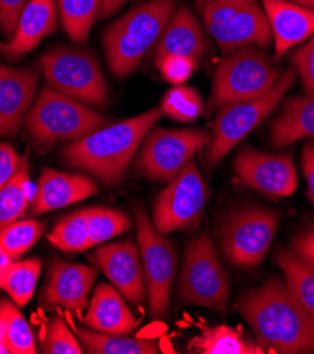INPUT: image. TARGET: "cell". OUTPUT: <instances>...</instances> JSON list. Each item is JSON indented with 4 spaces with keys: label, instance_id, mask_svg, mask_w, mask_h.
Segmentation results:
<instances>
[{
    "label": "cell",
    "instance_id": "obj_5",
    "mask_svg": "<svg viewBox=\"0 0 314 354\" xmlns=\"http://www.w3.org/2000/svg\"><path fill=\"white\" fill-rule=\"evenodd\" d=\"M281 75V68L262 48L239 47L228 53L216 69L209 108L221 109L229 103L256 99L269 92Z\"/></svg>",
    "mask_w": 314,
    "mask_h": 354
},
{
    "label": "cell",
    "instance_id": "obj_11",
    "mask_svg": "<svg viewBox=\"0 0 314 354\" xmlns=\"http://www.w3.org/2000/svg\"><path fill=\"white\" fill-rule=\"evenodd\" d=\"M139 253L143 266L149 312L153 319H162L168 310L170 290L177 270V254L149 219L142 203L133 206Z\"/></svg>",
    "mask_w": 314,
    "mask_h": 354
},
{
    "label": "cell",
    "instance_id": "obj_6",
    "mask_svg": "<svg viewBox=\"0 0 314 354\" xmlns=\"http://www.w3.org/2000/svg\"><path fill=\"white\" fill-rule=\"evenodd\" d=\"M296 69L289 68L265 95L252 100L223 106L214 122L211 140L205 147V165L208 168H214L242 138H245L256 126H259V123L277 108L286 92L296 84Z\"/></svg>",
    "mask_w": 314,
    "mask_h": 354
},
{
    "label": "cell",
    "instance_id": "obj_9",
    "mask_svg": "<svg viewBox=\"0 0 314 354\" xmlns=\"http://www.w3.org/2000/svg\"><path fill=\"white\" fill-rule=\"evenodd\" d=\"M228 298V274L218 259L211 237L202 232L186 245L177 284V299L184 305L225 312Z\"/></svg>",
    "mask_w": 314,
    "mask_h": 354
},
{
    "label": "cell",
    "instance_id": "obj_18",
    "mask_svg": "<svg viewBox=\"0 0 314 354\" xmlns=\"http://www.w3.org/2000/svg\"><path fill=\"white\" fill-rule=\"evenodd\" d=\"M58 27V9L54 0H30L23 10L13 37L2 43L0 54L9 61H17L36 48Z\"/></svg>",
    "mask_w": 314,
    "mask_h": 354
},
{
    "label": "cell",
    "instance_id": "obj_28",
    "mask_svg": "<svg viewBox=\"0 0 314 354\" xmlns=\"http://www.w3.org/2000/svg\"><path fill=\"white\" fill-rule=\"evenodd\" d=\"M30 205V178L27 156L8 185L0 191V232L17 222Z\"/></svg>",
    "mask_w": 314,
    "mask_h": 354
},
{
    "label": "cell",
    "instance_id": "obj_21",
    "mask_svg": "<svg viewBox=\"0 0 314 354\" xmlns=\"http://www.w3.org/2000/svg\"><path fill=\"white\" fill-rule=\"evenodd\" d=\"M207 46L205 31L195 16L187 8H180L171 15L157 41L155 61L157 64L164 58L180 57L197 62L204 55Z\"/></svg>",
    "mask_w": 314,
    "mask_h": 354
},
{
    "label": "cell",
    "instance_id": "obj_14",
    "mask_svg": "<svg viewBox=\"0 0 314 354\" xmlns=\"http://www.w3.org/2000/svg\"><path fill=\"white\" fill-rule=\"evenodd\" d=\"M238 178L265 196L288 198L297 188V174L290 156L269 154L247 147L234 161Z\"/></svg>",
    "mask_w": 314,
    "mask_h": 354
},
{
    "label": "cell",
    "instance_id": "obj_8",
    "mask_svg": "<svg viewBox=\"0 0 314 354\" xmlns=\"http://www.w3.org/2000/svg\"><path fill=\"white\" fill-rule=\"evenodd\" d=\"M198 10L207 31L224 54L243 46L265 50L273 41L266 13L258 0H202Z\"/></svg>",
    "mask_w": 314,
    "mask_h": 354
},
{
    "label": "cell",
    "instance_id": "obj_25",
    "mask_svg": "<svg viewBox=\"0 0 314 354\" xmlns=\"http://www.w3.org/2000/svg\"><path fill=\"white\" fill-rule=\"evenodd\" d=\"M273 259L282 268L289 292L314 319V266L279 245Z\"/></svg>",
    "mask_w": 314,
    "mask_h": 354
},
{
    "label": "cell",
    "instance_id": "obj_36",
    "mask_svg": "<svg viewBox=\"0 0 314 354\" xmlns=\"http://www.w3.org/2000/svg\"><path fill=\"white\" fill-rule=\"evenodd\" d=\"M290 62L302 80L306 93H314V35L290 54Z\"/></svg>",
    "mask_w": 314,
    "mask_h": 354
},
{
    "label": "cell",
    "instance_id": "obj_41",
    "mask_svg": "<svg viewBox=\"0 0 314 354\" xmlns=\"http://www.w3.org/2000/svg\"><path fill=\"white\" fill-rule=\"evenodd\" d=\"M302 168L307 181L308 199L314 205V143L307 141L302 153Z\"/></svg>",
    "mask_w": 314,
    "mask_h": 354
},
{
    "label": "cell",
    "instance_id": "obj_2",
    "mask_svg": "<svg viewBox=\"0 0 314 354\" xmlns=\"http://www.w3.org/2000/svg\"><path fill=\"white\" fill-rule=\"evenodd\" d=\"M162 115V109L155 108L136 118L105 126L68 145L61 153L62 161L91 174L103 185H118L125 180L134 154Z\"/></svg>",
    "mask_w": 314,
    "mask_h": 354
},
{
    "label": "cell",
    "instance_id": "obj_10",
    "mask_svg": "<svg viewBox=\"0 0 314 354\" xmlns=\"http://www.w3.org/2000/svg\"><path fill=\"white\" fill-rule=\"evenodd\" d=\"M279 215L262 206L235 209L223 219L218 229L220 250L228 264L238 268L259 266L274 239Z\"/></svg>",
    "mask_w": 314,
    "mask_h": 354
},
{
    "label": "cell",
    "instance_id": "obj_33",
    "mask_svg": "<svg viewBox=\"0 0 314 354\" xmlns=\"http://www.w3.org/2000/svg\"><path fill=\"white\" fill-rule=\"evenodd\" d=\"M160 109L173 120L189 123L201 116L204 104L195 89L179 85L166 93Z\"/></svg>",
    "mask_w": 314,
    "mask_h": 354
},
{
    "label": "cell",
    "instance_id": "obj_12",
    "mask_svg": "<svg viewBox=\"0 0 314 354\" xmlns=\"http://www.w3.org/2000/svg\"><path fill=\"white\" fill-rule=\"evenodd\" d=\"M205 130L155 129L145 137L134 168L150 181L170 183L191 158L209 145Z\"/></svg>",
    "mask_w": 314,
    "mask_h": 354
},
{
    "label": "cell",
    "instance_id": "obj_26",
    "mask_svg": "<svg viewBox=\"0 0 314 354\" xmlns=\"http://www.w3.org/2000/svg\"><path fill=\"white\" fill-rule=\"evenodd\" d=\"M84 351L91 354H159L160 347L152 339L108 335L81 326L76 328Z\"/></svg>",
    "mask_w": 314,
    "mask_h": 354
},
{
    "label": "cell",
    "instance_id": "obj_19",
    "mask_svg": "<svg viewBox=\"0 0 314 354\" xmlns=\"http://www.w3.org/2000/svg\"><path fill=\"white\" fill-rule=\"evenodd\" d=\"M98 192L96 184L87 176L44 168L31 198L30 214L37 216L46 212L84 201Z\"/></svg>",
    "mask_w": 314,
    "mask_h": 354
},
{
    "label": "cell",
    "instance_id": "obj_35",
    "mask_svg": "<svg viewBox=\"0 0 314 354\" xmlns=\"http://www.w3.org/2000/svg\"><path fill=\"white\" fill-rule=\"evenodd\" d=\"M42 353L44 354H81L82 346L78 343L69 326L60 313L51 316L47 325L46 336L42 342Z\"/></svg>",
    "mask_w": 314,
    "mask_h": 354
},
{
    "label": "cell",
    "instance_id": "obj_32",
    "mask_svg": "<svg viewBox=\"0 0 314 354\" xmlns=\"http://www.w3.org/2000/svg\"><path fill=\"white\" fill-rule=\"evenodd\" d=\"M43 230L44 223L36 219L17 221L0 232V252L9 260L19 257L36 244Z\"/></svg>",
    "mask_w": 314,
    "mask_h": 354
},
{
    "label": "cell",
    "instance_id": "obj_29",
    "mask_svg": "<svg viewBox=\"0 0 314 354\" xmlns=\"http://www.w3.org/2000/svg\"><path fill=\"white\" fill-rule=\"evenodd\" d=\"M102 0H57L61 24L67 35L77 44H84L95 19L99 15Z\"/></svg>",
    "mask_w": 314,
    "mask_h": 354
},
{
    "label": "cell",
    "instance_id": "obj_7",
    "mask_svg": "<svg viewBox=\"0 0 314 354\" xmlns=\"http://www.w3.org/2000/svg\"><path fill=\"white\" fill-rule=\"evenodd\" d=\"M47 84L57 92L76 99L91 109L103 111L110 104V88L98 59L87 50L57 47L39 61Z\"/></svg>",
    "mask_w": 314,
    "mask_h": 354
},
{
    "label": "cell",
    "instance_id": "obj_1",
    "mask_svg": "<svg viewBox=\"0 0 314 354\" xmlns=\"http://www.w3.org/2000/svg\"><path fill=\"white\" fill-rule=\"evenodd\" d=\"M236 309L265 353H314V319L281 278L270 277L263 286L242 292Z\"/></svg>",
    "mask_w": 314,
    "mask_h": 354
},
{
    "label": "cell",
    "instance_id": "obj_39",
    "mask_svg": "<svg viewBox=\"0 0 314 354\" xmlns=\"http://www.w3.org/2000/svg\"><path fill=\"white\" fill-rule=\"evenodd\" d=\"M23 157L9 145L0 143V191L13 178Z\"/></svg>",
    "mask_w": 314,
    "mask_h": 354
},
{
    "label": "cell",
    "instance_id": "obj_31",
    "mask_svg": "<svg viewBox=\"0 0 314 354\" xmlns=\"http://www.w3.org/2000/svg\"><path fill=\"white\" fill-rule=\"evenodd\" d=\"M0 322H2L12 354H34L36 340L16 304L0 299Z\"/></svg>",
    "mask_w": 314,
    "mask_h": 354
},
{
    "label": "cell",
    "instance_id": "obj_3",
    "mask_svg": "<svg viewBox=\"0 0 314 354\" xmlns=\"http://www.w3.org/2000/svg\"><path fill=\"white\" fill-rule=\"evenodd\" d=\"M176 9V0H149L103 31L102 46L111 73L118 78L136 73L146 53L160 40Z\"/></svg>",
    "mask_w": 314,
    "mask_h": 354
},
{
    "label": "cell",
    "instance_id": "obj_38",
    "mask_svg": "<svg viewBox=\"0 0 314 354\" xmlns=\"http://www.w3.org/2000/svg\"><path fill=\"white\" fill-rule=\"evenodd\" d=\"M28 2L30 0H0V31L6 39L13 37L19 19Z\"/></svg>",
    "mask_w": 314,
    "mask_h": 354
},
{
    "label": "cell",
    "instance_id": "obj_43",
    "mask_svg": "<svg viewBox=\"0 0 314 354\" xmlns=\"http://www.w3.org/2000/svg\"><path fill=\"white\" fill-rule=\"evenodd\" d=\"M9 353H10V348H9V344H8L6 332H5V328H3L2 322H0V354H9Z\"/></svg>",
    "mask_w": 314,
    "mask_h": 354
},
{
    "label": "cell",
    "instance_id": "obj_37",
    "mask_svg": "<svg viewBox=\"0 0 314 354\" xmlns=\"http://www.w3.org/2000/svg\"><path fill=\"white\" fill-rule=\"evenodd\" d=\"M195 61L190 58L170 57L159 61L156 65L159 66L163 77L171 84H183L186 82L195 69Z\"/></svg>",
    "mask_w": 314,
    "mask_h": 354
},
{
    "label": "cell",
    "instance_id": "obj_40",
    "mask_svg": "<svg viewBox=\"0 0 314 354\" xmlns=\"http://www.w3.org/2000/svg\"><path fill=\"white\" fill-rule=\"evenodd\" d=\"M290 252L314 266V226L302 230L293 237Z\"/></svg>",
    "mask_w": 314,
    "mask_h": 354
},
{
    "label": "cell",
    "instance_id": "obj_27",
    "mask_svg": "<svg viewBox=\"0 0 314 354\" xmlns=\"http://www.w3.org/2000/svg\"><path fill=\"white\" fill-rule=\"evenodd\" d=\"M42 271V261L8 260L0 268V290H3L17 306H26L31 299Z\"/></svg>",
    "mask_w": 314,
    "mask_h": 354
},
{
    "label": "cell",
    "instance_id": "obj_15",
    "mask_svg": "<svg viewBox=\"0 0 314 354\" xmlns=\"http://www.w3.org/2000/svg\"><path fill=\"white\" fill-rule=\"evenodd\" d=\"M95 263L114 287L133 305L146 299V282L139 247L133 241H115L101 245L94 254Z\"/></svg>",
    "mask_w": 314,
    "mask_h": 354
},
{
    "label": "cell",
    "instance_id": "obj_42",
    "mask_svg": "<svg viewBox=\"0 0 314 354\" xmlns=\"http://www.w3.org/2000/svg\"><path fill=\"white\" fill-rule=\"evenodd\" d=\"M126 2L128 0H102L98 17L105 19V17H110V16L115 15Z\"/></svg>",
    "mask_w": 314,
    "mask_h": 354
},
{
    "label": "cell",
    "instance_id": "obj_24",
    "mask_svg": "<svg viewBox=\"0 0 314 354\" xmlns=\"http://www.w3.org/2000/svg\"><path fill=\"white\" fill-rule=\"evenodd\" d=\"M189 351L198 354H263V348L236 328L218 325L202 328L189 342Z\"/></svg>",
    "mask_w": 314,
    "mask_h": 354
},
{
    "label": "cell",
    "instance_id": "obj_20",
    "mask_svg": "<svg viewBox=\"0 0 314 354\" xmlns=\"http://www.w3.org/2000/svg\"><path fill=\"white\" fill-rule=\"evenodd\" d=\"M277 57L302 44L314 34V10L288 2V0H262Z\"/></svg>",
    "mask_w": 314,
    "mask_h": 354
},
{
    "label": "cell",
    "instance_id": "obj_4",
    "mask_svg": "<svg viewBox=\"0 0 314 354\" xmlns=\"http://www.w3.org/2000/svg\"><path fill=\"white\" fill-rule=\"evenodd\" d=\"M108 124L110 118L50 85L43 86L24 119L27 136L37 147H50L67 140L76 141Z\"/></svg>",
    "mask_w": 314,
    "mask_h": 354
},
{
    "label": "cell",
    "instance_id": "obj_22",
    "mask_svg": "<svg viewBox=\"0 0 314 354\" xmlns=\"http://www.w3.org/2000/svg\"><path fill=\"white\" fill-rule=\"evenodd\" d=\"M84 324L96 332L128 336L136 330L139 317L130 312L115 287L101 282L95 288Z\"/></svg>",
    "mask_w": 314,
    "mask_h": 354
},
{
    "label": "cell",
    "instance_id": "obj_30",
    "mask_svg": "<svg viewBox=\"0 0 314 354\" xmlns=\"http://www.w3.org/2000/svg\"><path fill=\"white\" fill-rule=\"evenodd\" d=\"M49 240L62 252H84L89 244V209H82L64 218L50 232Z\"/></svg>",
    "mask_w": 314,
    "mask_h": 354
},
{
    "label": "cell",
    "instance_id": "obj_34",
    "mask_svg": "<svg viewBox=\"0 0 314 354\" xmlns=\"http://www.w3.org/2000/svg\"><path fill=\"white\" fill-rule=\"evenodd\" d=\"M132 226V221L123 212L110 207L89 209V244L96 245L110 239H114Z\"/></svg>",
    "mask_w": 314,
    "mask_h": 354
},
{
    "label": "cell",
    "instance_id": "obj_45",
    "mask_svg": "<svg viewBox=\"0 0 314 354\" xmlns=\"http://www.w3.org/2000/svg\"><path fill=\"white\" fill-rule=\"evenodd\" d=\"M8 260H9V259H8L2 252H0V268L3 267V264H5Z\"/></svg>",
    "mask_w": 314,
    "mask_h": 354
},
{
    "label": "cell",
    "instance_id": "obj_23",
    "mask_svg": "<svg viewBox=\"0 0 314 354\" xmlns=\"http://www.w3.org/2000/svg\"><path fill=\"white\" fill-rule=\"evenodd\" d=\"M269 134L274 147H285L299 140L314 138V93L286 99L281 115L270 123Z\"/></svg>",
    "mask_w": 314,
    "mask_h": 354
},
{
    "label": "cell",
    "instance_id": "obj_16",
    "mask_svg": "<svg viewBox=\"0 0 314 354\" xmlns=\"http://www.w3.org/2000/svg\"><path fill=\"white\" fill-rule=\"evenodd\" d=\"M39 80L36 69L0 64V138L19 134L36 96Z\"/></svg>",
    "mask_w": 314,
    "mask_h": 354
},
{
    "label": "cell",
    "instance_id": "obj_17",
    "mask_svg": "<svg viewBox=\"0 0 314 354\" xmlns=\"http://www.w3.org/2000/svg\"><path fill=\"white\" fill-rule=\"evenodd\" d=\"M95 278L96 270L91 266L54 260L42 292V302L49 308L61 306L69 312H82L88 305Z\"/></svg>",
    "mask_w": 314,
    "mask_h": 354
},
{
    "label": "cell",
    "instance_id": "obj_13",
    "mask_svg": "<svg viewBox=\"0 0 314 354\" xmlns=\"http://www.w3.org/2000/svg\"><path fill=\"white\" fill-rule=\"evenodd\" d=\"M208 196L209 189L201 178L195 162H187L156 199L153 207L155 227L162 234L197 229Z\"/></svg>",
    "mask_w": 314,
    "mask_h": 354
},
{
    "label": "cell",
    "instance_id": "obj_44",
    "mask_svg": "<svg viewBox=\"0 0 314 354\" xmlns=\"http://www.w3.org/2000/svg\"><path fill=\"white\" fill-rule=\"evenodd\" d=\"M288 2H292V3H296V5H300L307 9L314 10V0H288Z\"/></svg>",
    "mask_w": 314,
    "mask_h": 354
}]
</instances>
